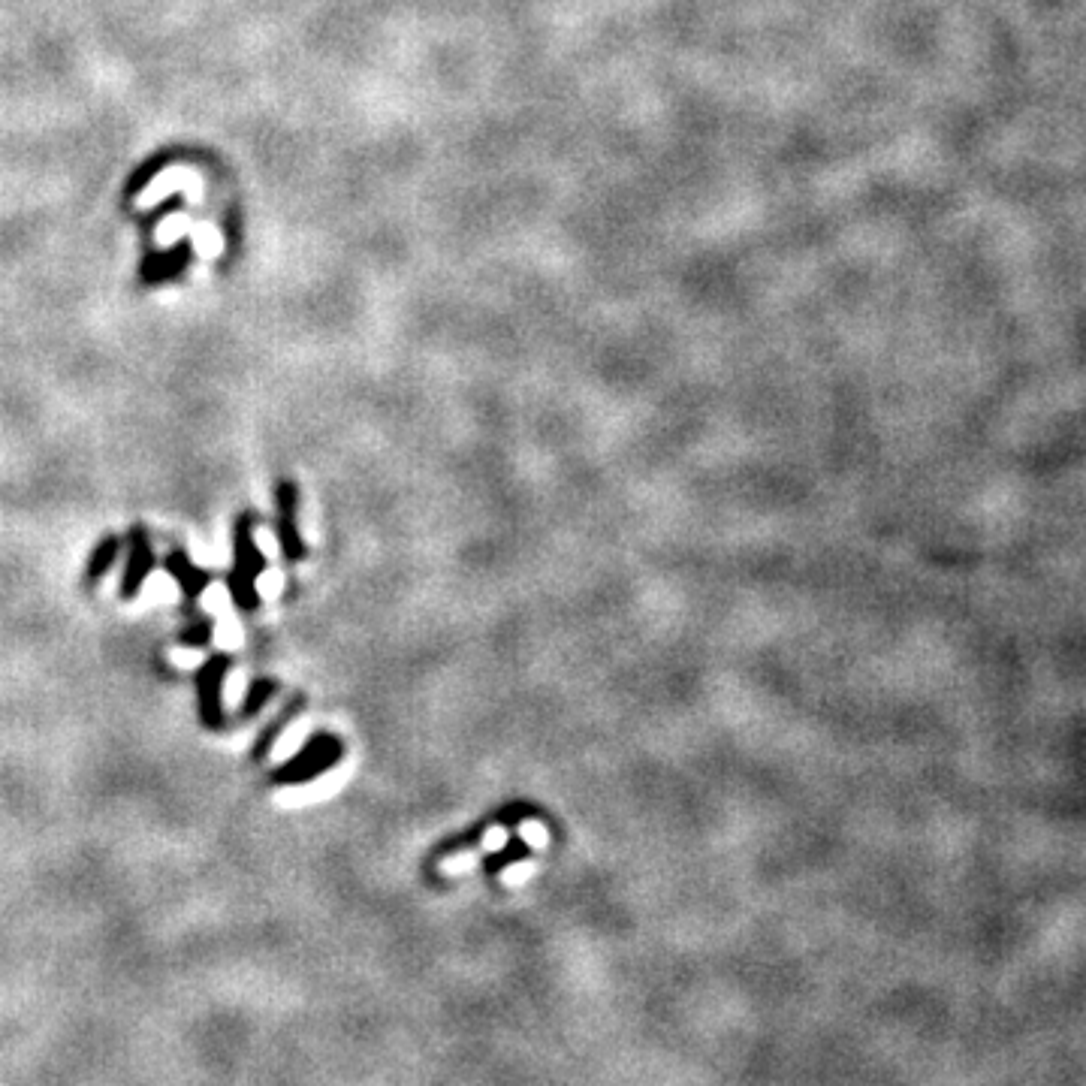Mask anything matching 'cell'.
I'll use <instances>...</instances> for the list:
<instances>
[{
  "label": "cell",
  "mask_w": 1086,
  "mask_h": 1086,
  "mask_svg": "<svg viewBox=\"0 0 1086 1086\" xmlns=\"http://www.w3.org/2000/svg\"><path fill=\"white\" fill-rule=\"evenodd\" d=\"M266 571V556L260 553L254 540V516L242 513L233 525V568L227 574V589L236 604V610L251 613L260 604L257 577Z\"/></svg>",
  "instance_id": "obj_1"
},
{
  "label": "cell",
  "mask_w": 1086,
  "mask_h": 1086,
  "mask_svg": "<svg viewBox=\"0 0 1086 1086\" xmlns=\"http://www.w3.org/2000/svg\"><path fill=\"white\" fill-rule=\"evenodd\" d=\"M341 758H344L341 737H335L329 731H317L314 737L305 740V746L290 761H284L272 773V782L275 785H308V782L320 779L323 773H329L332 767H338Z\"/></svg>",
  "instance_id": "obj_2"
},
{
  "label": "cell",
  "mask_w": 1086,
  "mask_h": 1086,
  "mask_svg": "<svg viewBox=\"0 0 1086 1086\" xmlns=\"http://www.w3.org/2000/svg\"><path fill=\"white\" fill-rule=\"evenodd\" d=\"M233 658L224 652H215L194 676L197 682V712L203 728L209 731H221L224 728V682L230 673Z\"/></svg>",
  "instance_id": "obj_3"
},
{
  "label": "cell",
  "mask_w": 1086,
  "mask_h": 1086,
  "mask_svg": "<svg viewBox=\"0 0 1086 1086\" xmlns=\"http://www.w3.org/2000/svg\"><path fill=\"white\" fill-rule=\"evenodd\" d=\"M278 501V547L287 562H302L308 556V547L299 534V489L293 480H281L275 489Z\"/></svg>",
  "instance_id": "obj_4"
},
{
  "label": "cell",
  "mask_w": 1086,
  "mask_h": 1086,
  "mask_svg": "<svg viewBox=\"0 0 1086 1086\" xmlns=\"http://www.w3.org/2000/svg\"><path fill=\"white\" fill-rule=\"evenodd\" d=\"M157 568V559H154V550H151V540H148V531L145 525H133L130 534H127V562H124V574H121V586H118V595L124 601H133L148 574Z\"/></svg>",
  "instance_id": "obj_5"
},
{
  "label": "cell",
  "mask_w": 1086,
  "mask_h": 1086,
  "mask_svg": "<svg viewBox=\"0 0 1086 1086\" xmlns=\"http://www.w3.org/2000/svg\"><path fill=\"white\" fill-rule=\"evenodd\" d=\"M163 568H166V574L178 583L181 595H185L191 604L200 601V595H203V592L212 586V580H215V574L206 571V568H197V565L188 559L185 550H172V553L166 556Z\"/></svg>",
  "instance_id": "obj_6"
},
{
  "label": "cell",
  "mask_w": 1086,
  "mask_h": 1086,
  "mask_svg": "<svg viewBox=\"0 0 1086 1086\" xmlns=\"http://www.w3.org/2000/svg\"><path fill=\"white\" fill-rule=\"evenodd\" d=\"M302 709H305V694H296L293 700L284 703V709L266 724V728L260 731V737L254 740V749H251V761H254V764H260V761L272 752V746L278 743V737L284 734V728H287V724H290Z\"/></svg>",
  "instance_id": "obj_7"
},
{
  "label": "cell",
  "mask_w": 1086,
  "mask_h": 1086,
  "mask_svg": "<svg viewBox=\"0 0 1086 1086\" xmlns=\"http://www.w3.org/2000/svg\"><path fill=\"white\" fill-rule=\"evenodd\" d=\"M121 547H124V540H121L118 534H106L103 540H97V547L91 550L88 565H85V583H88V586L100 583V580L109 574V568H112L115 559L121 556Z\"/></svg>",
  "instance_id": "obj_8"
},
{
  "label": "cell",
  "mask_w": 1086,
  "mask_h": 1086,
  "mask_svg": "<svg viewBox=\"0 0 1086 1086\" xmlns=\"http://www.w3.org/2000/svg\"><path fill=\"white\" fill-rule=\"evenodd\" d=\"M278 679H266V676H260V679H254L251 685H248V694H245V700H242V706H239V718L242 721H248V718H254L275 694H278Z\"/></svg>",
  "instance_id": "obj_9"
},
{
  "label": "cell",
  "mask_w": 1086,
  "mask_h": 1086,
  "mask_svg": "<svg viewBox=\"0 0 1086 1086\" xmlns=\"http://www.w3.org/2000/svg\"><path fill=\"white\" fill-rule=\"evenodd\" d=\"M528 854H531V848H528L522 839H510V845H507V848H501L498 854L486 857V872H489V875H498L501 869H507V866H513V863H519V860H525Z\"/></svg>",
  "instance_id": "obj_10"
},
{
  "label": "cell",
  "mask_w": 1086,
  "mask_h": 1086,
  "mask_svg": "<svg viewBox=\"0 0 1086 1086\" xmlns=\"http://www.w3.org/2000/svg\"><path fill=\"white\" fill-rule=\"evenodd\" d=\"M212 634H215L212 619H209V616H197V619H194L185 631H181L178 643H181V646H188V649H203V646H209V643H212Z\"/></svg>",
  "instance_id": "obj_11"
}]
</instances>
